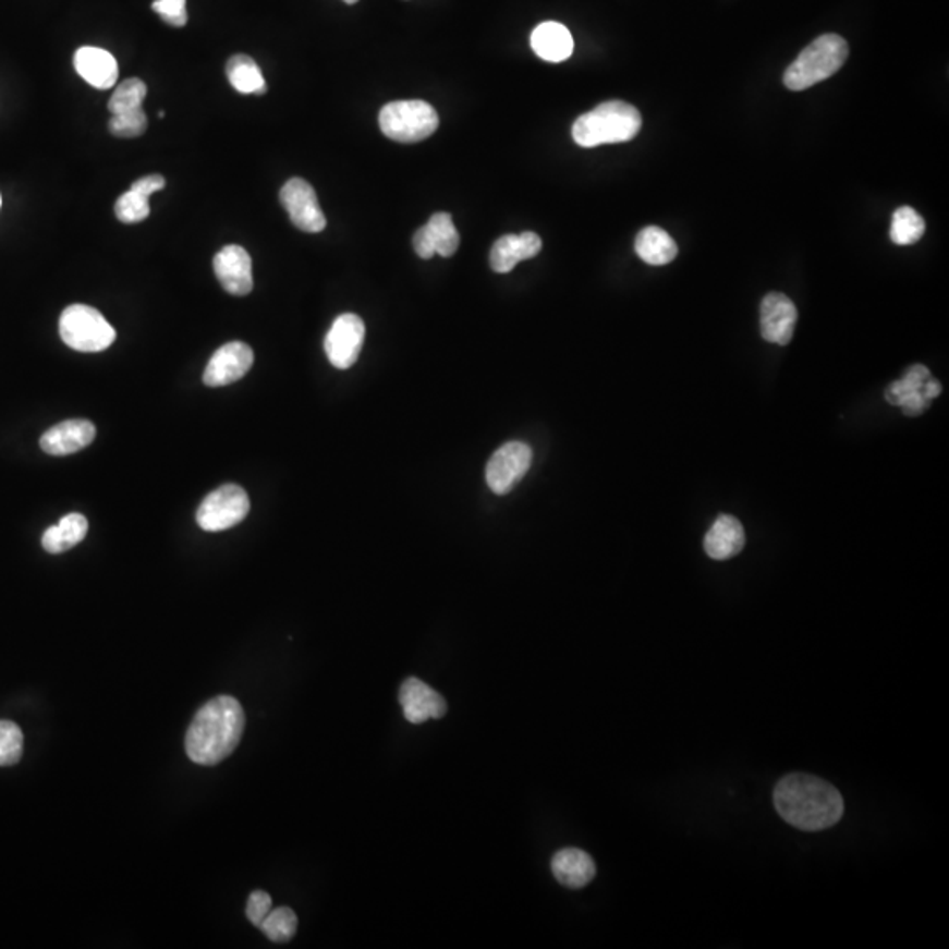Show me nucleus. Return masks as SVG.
I'll use <instances>...</instances> for the list:
<instances>
[{
    "label": "nucleus",
    "instance_id": "obj_3",
    "mask_svg": "<svg viewBox=\"0 0 949 949\" xmlns=\"http://www.w3.org/2000/svg\"><path fill=\"white\" fill-rule=\"evenodd\" d=\"M642 129V114L624 100H609L582 114L572 127L573 142L582 148L626 143Z\"/></svg>",
    "mask_w": 949,
    "mask_h": 949
},
{
    "label": "nucleus",
    "instance_id": "obj_13",
    "mask_svg": "<svg viewBox=\"0 0 949 949\" xmlns=\"http://www.w3.org/2000/svg\"><path fill=\"white\" fill-rule=\"evenodd\" d=\"M400 704L404 718L414 725L427 719H440L447 714L446 698L417 677H410L401 684Z\"/></svg>",
    "mask_w": 949,
    "mask_h": 949
},
{
    "label": "nucleus",
    "instance_id": "obj_21",
    "mask_svg": "<svg viewBox=\"0 0 949 949\" xmlns=\"http://www.w3.org/2000/svg\"><path fill=\"white\" fill-rule=\"evenodd\" d=\"M745 546V532L742 524L731 515H719L705 536V552L713 559L725 561L739 555Z\"/></svg>",
    "mask_w": 949,
    "mask_h": 949
},
{
    "label": "nucleus",
    "instance_id": "obj_32",
    "mask_svg": "<svg viewBox=\"0 0 949 949\" xmlns=\"http://www.w3.org/2000/svg\"><path fill=\"white\" fill-rule=\"evenodd\" d=\"M151 10L171 27H185L188 20L186 0H154Z\"/></svg>",
    "mask_w": 949,
    "mask_h": 949
},
{
    "label": "nucleus",
    "instance_id": "obj_20",
    "mask_svg": "<svg viewBox=\"0 0 949 949\" xmlns=\"http://www.w3.org/2000/svg\"><path fill=\"white\" fill-rule=\"evenodd\" d=\"M166 186L165 177L160 174H148L132 183L120 199L114 205V214L119 217L120 222L137 223L148 219L150 215V196L155 192L162 191Z\"/></svg>",
    "mask_w": 949,
    "mask_h": 949
},
{
    "label": "nucleus",
    "instance_id": "obj_22",
    "mask_svg": "<svg viewBox=\"0 0 949 949\" xmlns=\"http://www.w3.org/2000/svg\"><path fill=\"white\" fill-rule=\"evenodd\" d=\"M533 51L546 62L559 64L573 53V37L564 25L558 22H544L532 33Z\"/></svg>",
    "mask_w": 949,
    "mask_h": 949
},
{
    "label": "nucleus",
    "instance_id": "obj_9",
    "mask_svg": "<svg viewBox=\"0 0 949 949\" xmlns=\"http://www.w3.org/2000/svg\"><path fill=\"white\" fill-rule=\"evenodd\" d=\"M366 326L363 318L355 314H343L332 323L328 337L324 341V350L329 363L338 369H349L354 366L363 349Z\"/></svg>",
    "mask_w": 949,
    "mask_h": 949
},
{
    "label": "nucleus",
    "instance_id": "obj_10",
    "mask_svg": "<svg viewBox=\"0 0 949 949\" xmlns=\"http://www.w3.org/2000/svg\"><path fill=\"white\" fill-rule=\"evenodd\" d=\"M280 200L291 222L303 232H323L328 226L326 215L318 205L314 186L303 178H292L280 191Z\"/></svg>",
    "mask_w": 949,
    "mask_h": 949
},
{
    "label": "nucleus",
    "instance_id": "obj_5",
    "mask_svg": "<svg viewBox=\"0 0 949 949\" xmlns=\"http://www.w3.org/2000/svg\"><path fill=\"white\" fill-rule=\"evenodd\" d=\"M378 123L392 142L418 143L437 132L440 119L424 100H396L384 106Z\"/></svg>",
    "mask_w": 949,
    "mask_h": 949
},
{
    "label": "nucleus",
    "instance_id": "obj_16",
    "mask_svg": "<svg viewBox=\"0 0 949 949\" xmlns=\"http://www.w3.org/2000/svg\"><path fill=\"white\" fill-rule=\"evenodd\" d=\"M96 440V426L87 418H71L50 427L39 440V446L50 455H69Z\"/></svg>",
    "mask_w": 949,
    "mask_h": 949
},
{
    "label": "nucleus",
    "instance_id": "obj_34",
    "mask_svg": "<svg viewBox=\"0 0 949 949\" xmlns=\"http://www.w3.org/2000/svg\"><path fill=\"white\" fill-rule=\"evenodd\" d=\"M346 4H355V2H360V0H343Z\"/></svg>",
    "mask_w": 949,
    "mask_h": 949
},
{
    "label": "nucleus",
    "instance_id": "obj_27",
    "mask_svg": "<svg viewBox=\"0 0 949 949\" xmlns=\"http://www.w3.org/2000/svg\"><path fill=\"white\" fill-rule=\"evenodd\" d=\"M925 234V220L916 209L902 206L897 209L891 219L890 238L895 245H914Z\"/></svg>",
    "mask_w": 949,
    "mask_h": 949
},
{
    "label": "nucleus",
    "instance_id": "obj_26",
    "mask_svg": "<svg viewBox=\"0 0 949 949\" xmlns=\"http://www.w3.org/2000/svg\"><path fill=\"white\" fill-rule=\"evenodd\" d=\"M226 73H228V80L229 83H231L232 88L240 92V94H255V96H263V94H266V90H268V85H266V80H264L263 71H260L259 65H257V62H255L252 57H231L228 62V68H226Z\"/></svg>",
    "mask_w": 949,
    "mask_h": 949
},
{
    "label": "nucleus",
    "instance_id": "obj_25",
    "mask_svg": "<svg viewBox=\"0 0 949 949\" xmlns=\"http://www.w3.org/2000/svg\"><path fill=\"white\" fill-rule=\"evenodd\" d=\"M635 252L645 264L650 266H665L672 263L679 254L676 241L672 236L656 226L642 229L635 240Z\"/></svg>",
    "mask_w": 949,
    "mask_h": 949
},
{
    "label": "nucleus",
    "instance_id": "obj_30",
    "mask_svg": "<svg viewBox=\"0 0 949 949\" xmlns=\"http://www.w3.org/2000/svg\"><path fill=\"white\" fill-rule=\"evenodd\" d=\"M23 754V733L13 721H0V767L19 764Z\"/></svg>",
    "mask_w": 949,
    "mask_h": 949
},
{
    "label": "nucleus",
    "instance_id": "obj_7",
    "mask_svg": "<svg viewBox=\"0 0 949 949\" xmlns=\"http://www.w3.org/2000/svg\"><path fill=\"white\" fill-rule=\"evenodd\" d=\"M248 512L251 500L245 489L236 484H226L206 496L197 509L196 521L200 530L219 533L245 521Z\"/></svg>",
    "mask_w": 949,
    "mask_h": 949
},
{
    "label": "nucleus",
    "instance_id": "obj_1",
    "mask_svg": "<svg viewBox=\"0 0 949 949\" xmlns=\"http://www.w3.org/2000/svg\"><path fill=\"white\" fill-rule=\"evenodd\" d=\"M245 722V710L236 698L223 695L209 699L186 731V756L206 767L220 764L236 751Z\"/></svg>",
    "mask_w": 949,
    "mask_h": 949
},
{
    "label": "nucleus",
    "instance_id": "obj_17",
    "mask_svg": "<svg viewBox=\"0 0 949 949\" xmlns=\"http://www.w3.org/2000/svg\"><path fill=\"white\" fill-rule=\"evenodd\" d=\"M930 378V372L922 364H914L905 373L904 378L891 384L885 391V398L893 406H900L909 417L922 415L930 406V400L923 394V384Z\"/></svg>",
    "mask_w": 949,
    "mask_h": 949
},
{
    "label": "nucleus",
    "instance_id": "obj_24",
    "mask_svg": "<svg viewBox=\"0 0 949 949\" xmlns=\"http://www.w3.org/2000/svg\"><path fill=\"white\" fill-rule=\"evenodd\" d=\"M88 533V521L82 513H68L60 519L59 524L50 526L42 535V549L50 555H62L85 540Z\"/></svg>",
    "mask_w": 949,
    "mask_h": 949
},
{
    "label": "nucleus",
    "instance_id": "obj_19",
    "mask_svg": "<svg viewBox=\"0 0 949 949\" xmlns=\"http://www.w3.org/2000/svg\"><path fill=\"white\" fill-rule=\"evenodd\" d=\"M540 251L542 240L535 232L507 234L492 245L489 263L496 273H510L521 260L533 259Z\"/></svg>",
    "mask_w": 949,
    "mask_h": 949
},
{
    "label": "nucleus",
    "instance_id": "obj_35",
    "mask_svg": "<svg viewBox=\"0 0 949 949\" xmlns=\"http://www.w3.org/2000/svg\"><path fill=\"white\" fill-rule=\"evenodd\" d=\"M0 205H2V197H0Z\"/></svg>",
    "mask_w": 949,
    "mask_h": 949
},
{
    "label": "nucleus",
    "instance_id": "obj_11",
    "mask_svg": "<svg viewBox=\"0 0 949 949\" xmlns=\"http://www.w3.org/2000/svg\"><path fill=\"white\" fill-rule=\"evenodd\" d=\"M252 364H254V350L243 341H231L211 355L203 375V382L208 387H223L238 382L251 372Z\"/></svg>",
    "mask_w": 949,
    "mask_h": 949
},
{
    "label": "nucleus",
    "instance_id": "obj_12",
    "mask_svg": "<svg viewBox=\"0 0 949 949\" xmlns=\"http://www.w3.org/2000/svg\"><path fill=\"white\" fill-rule=\"evenodd\" d=\"M799 312L793 301L781 292L765 295L759 306V329L768 343L788 345L795 332Z\"/></svg>",
    "mask_w": 949,
    "mask_h": 949
},
{
    "label": "nucleus",
    "instance_id": "obj_6",
    "mask_svg": "<svg viewBox=\"0 0 949 949\" xmlns=\"http://www.w3.org/2000/svg\"><path fill=\"white\" fill-rule=\"evenodd\" d=\"M60 338L77 352H102L117 340V331L99 309L87 305H71L62 312Z\"/></svg>",
    "mask_w": 949,
    "mask_h": 949
},
{
    "label": "nucleus",
    "instance_id": "obj_29",
    "mask_svg": "<svg viewBox=\"0 0 949 949\" xmlns=\"http://www.w3.org/2000/svg\"><path fill=\"white\" fill-rule=\"evenodd\" d=\"M148 94V87L139 77H131L125 82L120 83L119 88L113 92L108 108L111 114L123 113V111L137 110L142 108L143 100Z\"/></svg>",
    "mask_w": 949,
    "mask_h": 949
},
{
    "label": "nucleus",
    "instance_id": "obj_8",
    "mask_svg": "<svg viewBox=\"0 0 949 949\" xmlns=\"http://www.w3.org/2000/svg\"><path fill=\"white\" fill-rule=\"evenodd\" d=\"M533 450L523 441H509L496 450L486 466V482L495 495H509L527 470L532 469Z\"/></svg>",
    "mask_w": 949,
    "mask_h": 949
},
{
    "label": "nucleus",
    "instance_id": "obj_18",
    "mask_svg": "<svg viewBox=\"0 0 949 949\" xmlns=\"http://www.w3.org/2000/svg\"><path fill=\"white\" fill-rule=\"evenodd\" d=\"M74 69L85 82L99 90L114 87V83L119 80L117 59L110 51L96 46H83L74 53Z\"/></svg>",
    "mask_w": 949,
    "mask_h": 949
},
{
    "label": "nucleus",
    "instance_id": "obj_23",
    "mask_svg": "<svg viewBox=\"0 0 949 949\" xmlns=\"http://www.w3.org/2000/svg\"><path fill=\"white\" fill-rule=\"evenodd\" d=\"M552 874L567 888H582L596 876V865L586 851L567 848L558 851L550 863Z\"/></svg>",
    "mask_w": 949,
    "mask_h": 949
},
{
    "label": "nucleus",
    "instance_id": "obj_33",
    "mask_svg": "<svg viewBox=\"0 0 949 949\" xmlns=\"http://www.w3.org/2000/svg\"><path fill=\"white\" fill-rule=\"evenodd\" d=\"M271 908H273V900L269 893L263 890L254 891L248 899V904H246V916L254 923L255 927H260L264 917L271 913Z\"/></svg>",
    "mask_w": 949,
    "mask_h": 949
},
{
    "label": "nucleus",
    "instance_id": "obj_2",
    "mask_svg": "<svg viewBox=\"0 0 949 949\" xmlns=\"http://www.w3.org/2000/svg\"><path fill=\"white\" fill-rule=\"evenodd\" d=\"M774 804L784 822L805 831L834 827L844 814V800L839 791L807 774H791L781 779L774 791Z\"/></svg>",
    "mask_w": 949,
    "mask_h": 949
},
{
    "label": "nucleus",
    "instance_id": "obj_14",
    "mask_svg": "<svg viewBox=\"0 0 949 949\" xmlns=\"http://www.w3.org/2000/svg\"><path fill=\"white\" fill-rule=\"evenodd\" d=\"M215 275L232 295H248L254 289L251 254L240 245L223 246L214 259Z\"/></svg>",
    "mask_w": 949,
    "mask_h": 949
},
{
    "label": "nucleus",
    "instance_id": "obj_31",
    "mask_svg": "<svg viewBox=\"0 0 949 949\" xmlns=\"http://www.w3.org/2000/svg\"><path fill=\"white\" fill-rule=\"evenodd\" d=\"M148 119L143 108L113 114L110 120L111 134L117 137H139L145 134Z\"/></svg>",
    "mask_w": 949,
    "mask_h": 949
},
{
    "label": "nucleus",
    "instance_id": "obj_15",
    "mask_svg": "<svg viewBox=\"0 0 949 949\" xmlns=\"http://www.w3.org/2000/svg\"><path fill=\"white\" fill-rule=\"evenodd\" d=\"M459 248V234L449 214H435L429 222L415 232L414 251L421 259L433 255L452 257Z\"/></svg>",
    "mask_w": 949,
    "mask_h": 949
},
{
    "label": "nucleus",
    "instance_id": "obj_28",
    "mask_svg": "<svg viewBox=\"0 0 949 949\" xmlns=\"http://www.w3.org/2000/svg\"><path fill=\"white\" fill-rule=\"evenodd\" d=\"M259 928L273 942H289L297 930V916L289 908H278L275 911L271 909Z\"/></svg>",
    "mask_w": 949,
    "mask_h": 949
},
{
    "label": "nucleus",
    "instance_id": "obj_4",
    "mask_svg": "<svg viewBox=\"0 0 949 949\" xmlns=\"http://www.w3.org/2000/svg\"><path fill=\"white\" fill-rule=\"evenodd\" d=\"M850 57V46L839 34H823L786 69V88L793 92L807 90L816 83L825 82L839 71Z\"/></svg>",
    "mask_w": 949,
    "mask_h": 949
}]
</instances>
